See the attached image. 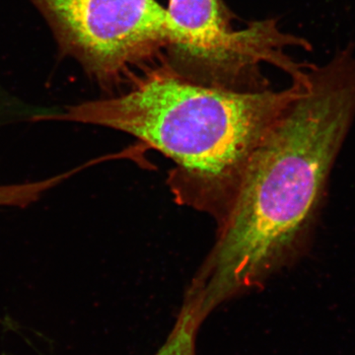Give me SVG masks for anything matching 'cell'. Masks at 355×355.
I'll return each mask as SVG.
<instances>
[{
    "label": "cell",
    "mask_w": 355,
    "mask_h": 355,
    "mask_svg": "<svg viewBox=\"0 0 355 355\" xmlns=\"http://www.w3.org/2000/svg\"><path fill=\"white\" fill-rule=\"evenodd\" d=\"M355 119V46L313 64L307 83L248 162L214 247L184 297L203 322L261 288L307 247L327 183Z\"/></svg>",
    "instance_id": "cell-1"
},
{
    "label": "cell",
    "mask_w": 355,
    "mask_h": 355,
    "mask_svg": "<svg viewBox=\"0 0 355 355\" xmlns=\"http://www.w3.org/2000/svg\"><path fill=\"white\" fill-rule=\"evenodd\" d=\"M125 94L67 107L53 118L113 128L174 162L168 184L177 202L225 216L250 158L302 92L230 90L193 83L167 62L135 77Z\"/></svg>",
    "instance_id": "cell-2"
},
{
    "label": "cell",
    "mask_w": 355,
    "mask_h": 355,
    "mask_svg": "<svg viewBox=\"0 0 355 355\" xmlns=\"http://www.w3.org/2000/svg\"><path fill=\"white\" fill-rule=\"evenodd\" d=\"M62 57L76 60L106 91L132 83L137 69L186 41L156 0H30Z\"/></svg>",
    "instance_id": "cell-3"
},
{
    "label": "cell",
    "mask_w": 355,
    "mask_h": 355,
    "mask_svg": "<svg viewBox=\"0 0 355 355\" xmlns=\"http://www.w3.org/2000/svg\"><path fill=\"white\" fill-rule=\"evenodd\" d=\"M168 12L182 28L186 41L169 50L175 71L193 83L230 90L260 91L268 83L260 71L270 64L292 80L304 78L312 64L295 62L286 46L312 51L308 40L280 31L277 21L254 22L233 29L223 0H169Z\"/></svg>",
    "instance_id": "cell-4"
},
{
    "label": "cell",
    "mask_w": 355,
    "mask_h": 355,
    "mask_svg": "<svg viewBox=\"0 0 355 355\" xmlns=\"http://www.w3.org/2000/svg\"><path fill=\"white\" fill-rule=\"evenodd\" d=\"M200 324L193 308L184 301L171 333L154 355H196V338Z\"/></svg>",
    "instance_id": "cell-5"
},
{
    "label": "cell",
    "mask_w": 355,
    "mask_h": 355,
    "mask_svg": "<svg viewBox=\"0 0 355 355\" xmlns=\"http://www.w3.org/2000/svg\"><path fill=\"white\" fill-rule=\"evenodd\" d=\"M27 200V191L22 184L0 186V207H21Z\"/></svg>",
    "instance_id": "cell-6"
}]
</instances>
